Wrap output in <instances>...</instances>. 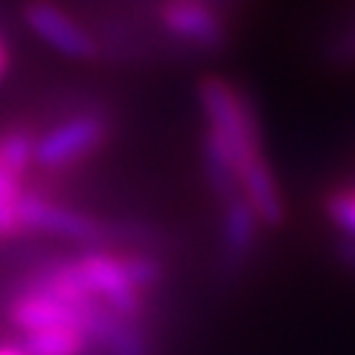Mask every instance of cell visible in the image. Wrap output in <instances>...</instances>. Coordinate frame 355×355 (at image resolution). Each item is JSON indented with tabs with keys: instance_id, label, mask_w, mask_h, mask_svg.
I'll return each instance as SVG.
<instances>
[{
	"instance_id": "obj_1",
	"label": "cell",
	"mask_w": 355,
	"mask_h": 355,
	"mask_svg": "<svg viewBox=\"0 0 355 355\" xmlns=\"http://www.w3.org/2000/svg\"><path fill=\"white\" fill-rule=\"evenodd\" d=\"M18 214L24 222V234H44L65 243H77L83 249H151L154 231L137 222H107L80 207H71L60 198L24 190L18 202Z\"/></svg>"
},
{
	"instance_id": "obj_2",
	"label": "cell",
	"mask_w": 355,
	"mask_h": 355,
	"mask_svg": "<svg viewBox=\"0 0 355 355\" xmlns=\"http://www.w3.org/2000/svg\"><path fill=\"white\" fill-rule=\"evenodd\" d=\"M196 95L205 116V128L214 130L228 146L237 172L252 163L266 160L261 116L246 89H240L237 83H231L219 74H207L198 80Z\"/></svg>"
},
{
	"instance_id": "obj_3",
	"label": "cell",
	"mask_w": 355,
	"mask_h": 355,
	"mask_svg": "<svg viewBox=\"0 0 355 355\" xmlns=\"http://www.w3.org/2000/svg\"><path fill=\"white\" fill-rule=\"evenodd\" d=\"M151 12L166 42L196 57H219L234 42V15L210 0H154Z\"/></svg>"
},
{
	"instance_id": "obj_4",
	"label": "cell",
	"mask_w": 355,
	"mask_h": 355,
	"mask_svg": "<svg viewBox=\"0 0 355 355\" xmlns=\"http://www.w3.org/2000/svg\"><path fill=\"white\" fill-rule=\"evenodd\" d=\"M113 133V121L107 113L83 110V113L65 116L57 125L39 133L36 139V172L62 175L69 169L83 166L89 157H95Z\"/></svg>"
},
{
	"instance_id": "obj_5",
	"label": "cell",
	"mask_w": 355,
	"mask_h": 355,
	"mask_svg": "<svg viewBox=\"0 0 355 355\" xmlns=\"http://www.w3.org/2000/svg\"><path fill=\"white\" fill-rule=\"evenodd\" d=\"M77 266L83 272V282L89 284L92 296L110 308L116 317L128 323H146L148 314V296H142L133 282L128 279L125 266H121L119 252L113 249H83L77 254Z\"/></svg>"
},
{
	"instance_id": "obj_6",
	"label": "cell",
	"mask_w": 355,
	"mask_h": 355,
	"mask_svg": "<svg viewBox=\"0 0 355 355\" xmlns=\"http://www.w3.org/2000/svg\"><path fill=\"white\" fill-rule=\"evenodd\" d=\"M21 18L30 33L48 48L77 62H92L101 57V42L83 21H77L69 9H62L57 0H27L21 9Z\"/></svg>"
},
{
	"instance_id": "obj_7",
	"label": "cell",
	"mask_w": 355,
	"mask_h": 355,
	"mask_svg": "<svg viewBox=\"0 0 355 355\" xmlns=\"http://www.w3.org/2000/svg\"><path fill=\"white\" fill-rule=\"evenodd\" d=\"M98 308H101V302L92 308H77L53 293L33 291V287H15V293L6 302V323L21 335L57 326H74L89 335V326H92Z\"/></svg>"
},
{
	"instance_id": "obj_8",
	"label": "cell",
	"mask_w": 355,
	"mask_h": 355,
	"mask_svg": "<svg viewBox=\"0 0 355 355\" xmlns=\"http://www.w3.org/2000/svg\"><path fill=\"white\" fill-rule=\"evenodd\" d=\"M263 222L252 210L246 198H234V202L219 207V258L228 272L243 270L261 246Z\"/></svg>"
},
{
	"instance_id": "obj_9",
	"label": "cell",
	"mask_w": 355,
	"mask_h": 355,
	"mask_svg": "<svg viewBox=\"0 0 355 355\" xmlns=\"http://www.w3.org/2000/svg\"><path fill=\"white\" fill-rule=\"evenodd\" d=\"M320 214L331 228V234L355 237V172L335 178L320 193Z\"/></svg>"
},
{
	"instance_id": "obj_10",
	"label": "cell",
	"mask_w": 355,
	"mask_h": 355,
	"mask_svg": "<svg viewBox=\"0 0 355 355\" xmlns=\"http://www.w3.org/2000/svg\"><path fill=\"white\" fill-rule=\"evenodd\" d=\"M18 347L24 355H86L95 343L80 329L57 326V329H42V331L21 335Z\"/></svg>"
},
{
	"instance_id": "obj_11",
	"label": "cell",
	"mask_w": 355,
	"mask_h": 355,
	"mask_svg": "<svg viewBox=\"0 0 355 355\" xmlns=\"http://www.w3.org/2000/svg\"><path fill=\"white\" fill-rule=\"evenodd\" d=\"M36 139L39 133L33 128H9L0 133V163L9 175L27 184L30 172L36 169Z\"/></svg>"
},
{
	"instance_id": "obj_12",
	"label": "cell",
	"mask_w": 355,
	"mask_h": 355,
	"mask_svg": "<svg viewBox=\"0 0 355 355\" xmlns=\"http://www.w3.org/2000/svg\"><path fill=\"white\" fill-rule=\"evenodd\" d=\"M119 258H121L128 279L142 296L151 299L160 291V284L166 279V263L151 249H119Z\"/></svg>"
},
{
	"instance_id": "obj_13",
	"label": "cell",
	"mask_w": 355,
	"mask_h": 355,
	"mask_svg": "<svg viewBox=\"0 0 355 355\" xmlns=\"http://www.w3.org/2000/svg\"><path fill=\"white\" fill-rule=\"evenodd\" d=\"M323 57L331 69H355V6L340 24L331 27L323 42Z\"/></svg>"
},
{
	"instance_id": "obj_14",
	"label": "cell",
	"mask_w": 355,
	"mask_h": 355,
	"mask_svg": "<svg viewBox=\"0 0 355 355\" xmlns=\"http://www.w3.org/2000/svg\"><path fill=\"white\" fill-rule=\"evenodd\" d=\"M329 252H331V261H335L347 275H352V279H355V237L331 234Z\"/></svg>"
},
{
	"instance_id": "obj_15",
	"label": "cell",
	"mask_w": 355,
	"mask_h": 355,
	"mask_svg": "<svg viewBox=\"0 0 355 355\" xmlns=\"http://www.w3.org/2000/svg\"><path fill=\"white\" fill-rule=\"evenodd\" d=\"M21 196H24V181H18L15 175H9L6 166L0 163V207L18 205Z\"/></svg>"
},
{
	"instance_id": "obj_16",
	"label": "cell",
	"mask_w": 355,
	"mask_h": 355,
	"mask_svg": "<svg viewBox=\"0 0 355 355\" xmlns=\"http://www.w3.org/2000/svg\"><path fill=\"white\" fill-rule=\"evenodd\" d=\"M12 237H24V222H21L18 205H6L0 207V240H12Z\"/></svg>"
},
{
	"instance_id": "obj_17",
	"label": "cell",
	"mask_w": 355,
	"mask_h": 355,
	"mask_svg": "<svg viewBox=\"0 0 355 355\" xmlns=\"http://www.w3.org/2000/svg\"><path fill=\"white\" fill-rule=\"evenodd\" d=\"M9 69V48H6V42L3 36H0V80H3V74Z\"/></svg>"
},
{
	"instance_id": "obj_18",
	"label": "cell",
	"mask_w": 355,
	"mask_h": 355,
	"mask_svg": "<svg viewBox=\"0 0 355 355\" xmlns=\"http://www.w3.org/2000/svg\"><path fill=\"white\" fill-rule=\"evenodd\" d=\"M0 355H24L21 347H0Z\"/></svg>"
}]
</instances>
